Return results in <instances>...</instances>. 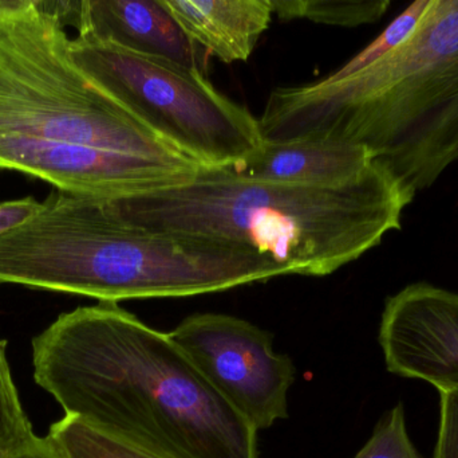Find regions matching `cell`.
<instances>
[{
  "instance_id": "cell-20",
  "label": "cell",
  "mask_w": 458,
  "mask_h": 458,
  "mask_svg": "<svg viewBox=\"0 0 458 458\" xmlns=\"http://www.w3.org/2000/svg\"><path fill=\"white\" fill-rule=\"evenodd\" d=\"M3 456H0V458H2Z\"/></svg>"
},
{
  "instance_id": "cell-13",
  "label": "cell",
  "mask_w": 458,
  "mask_h": 458,
  "mask_svg": "<svg viewBox=\"0 0 458 458\" xmlns=\"http://www.w3.org/2000/svg\"><path fill=\"white\" fill-rule=\"evenodd\" d=\"M47 436L66 458H160L74 417L51 425Z\"/></svg>"
},
{
  "instance_id": "cell-17",
  "label": "cell",
  "mask_w": 458,
  "mask_h": 458,
  "mask_svg": "<svg viewBox=\"0 0 458 458\" xmlns=\"http://www.w3.org/2000/svg\"><path fill=\"white\" fill-rule=\"evenodd\" d=\"M433 458H458V389L440 393V425Z\"/></svg>"
},
{
  "instance_id": "cell-19",
  "label": "cell",
  "mask_w": 458,
  "mask_h": 458,
  "mask_svg": "<svg viewBox=\"0 0 458 458\" xmlns=\"http://www.w3.org/2000/svg\"><path fill=\"white\" fill-rule=\"evenodd\" d=\"M2 458H66L59 451L58 446L53 443L48 436L46 437H38L35 436L31 441L11 452V454H4Z\"/></svg>"
},
{
  "instance_id": "cell-12",
  "label": "cell",
  "mask_w": 458,
  "mask_h": 458,
  "mask_svg": "<svg viewBox=\"0 0 458 458\" xmlns=\"http://www.w3.org/2000/svg\"><path fill=\"white\" fill-rule=\"evenodd\" d=\"M283 22L306 19L328 26L358 27L377 23L389 10L390 0H271Z\"/></svg>"
},
{
  "instance_id": "cell-10",
  "label": "cell",
  "mask_w": 458,
  "mask_h": 458,
  "mask_svg": "<svg viewBox=\"0 0 458 458\" xmlns=\"http://www.w3.org/2000/svg\"><path fill=\"white\" fill-rule=\"evenodd\" d=\"M376 158L363 145L325 139L266 142L239 166L245 177L296 185L335 186L352 182L373 166Z\"/></svg>"
},
{
  "instance_id": "cell-11",
  "label": "cell",
  "mask_w": 458,
  "mask_h": 458,
  "mask_svg": "<svg viewBox=\"0 0 458 458\" xmlns=\"http://www.w3.org/2000/svg\"><path fill=\"white\" fill-rule=\"evenodd\" d=\"M199 48L225 64L245 62L272 22L271 0H160Z\"/></svg>"
},
{
  "instance_id": "cell-16",
  "label": "cell",
  "mask_w": 458,
  "mask_h": 458,
  "mask_svg": "<svg viewBox=\"0 0 458 458\" xmlns=\"http://www.w3.org/2000/svg\"><path fill=\"white\" fill-rule=\"evenodd\" d=\"M354 458H424L409 437L403 403L382 417L370 440Z\"/></svg>"
},
{
  "instance_id": "cell-14",
  "label": "cell",
  "mask_w": 458,
  "mask_h": 458,
  "mask_svg": "<svg viewBox=\"0 0 458 458\" xmlns=\"http://www.w3.org/2000/svg\"><path fill=\"white\" fill-rule=\"evenodd\" d=\"M5 350L7 341H0V456L21 448L37 436L19 400Z\"/></svg>"
},
{
  "instance_id": "cell-8",
  "label": "cell",
  "mask_w": 458,
  "mask_h": 458,
  "mask_svg": "<svg viewBox=\"0 0 458 458\" xmlns=\"http://www.w3.org/2000/svg\"><path fill=\"white\" fill-rule=\"evenodd\" d=\"M378 341L389 373L458 389V293L408 285L385 301Z\"/></svg>"
},
{
  "instance_id": "cell-7",
  "label": "cell",
  "mask_w": 458,
  "mask_h": 458,
  "mask_svg": "<svg viewBox=\"0 0 458 458\" xmlns=\"http://www.w3.org/2000/svg\"><path fill=\"white\" fill-rule=\"evenodd\" d=\"M201 376L256 430L287 419L295 367L267 331L222 314H196L168 333Z\"/></svg>"
},
{
  "instance_id": "cell-4",
  "label": "cell",
  "mask_w": 458,
  "mask_h": 458,
  "mask_svg": "<svg viewBox=\"0 0 458 458\" xmlns=\"http://www.w3.org/2000/svg\"><path fill=\"white\" fill-rule=\"evenodd\" d=\"M266 142L368 148L414 193L458 160V0H429L411 37L339 80L279 86L258 118Z\"/></svg>"
},
{
  "instance_id": "cell-15",
  "label": "cell",
  "mask_w": 458,
  "mask_h": 458,
  "mask_svg": "<svg viewBox=\"0 0 458 458\" xmlns=\"http://www.w3.org/2000/svg\"><path fill=\"white\" fill-rule=\"evenodd\" d=\"M428 2L429 0H417V2L411 3L370 45L366 46L357 56H352L347 64L339 67L336 72L328 74L327 77L330 80H339V78L354 74V73L365 69L369 65L384 58L385 56L395 50L398 46L403 45L411 37L419 22L421 21L422 15L427 10Z\"/></svg>"
},
{
  "instance_id": "cell-6",
  "label": "cell",
  "mask_w": 458,
  "mask_h": 458,
  "mask_svg": "<svg viewBox=\"0 0 458 458\" xmlns=\"http://www.w3.org/2000/svg\"><path fill=\"white\" fill-rule=\"evenodd\" d=\"M70 56L102 91L200 167L232 169L263 144L258 118L200 70L80 35L70 40Z\"/></svg>"
},
{
  "instance_id": "cell-5",
  "label": "cell",
  "mask_w": 458,
  "mask_h": 458,
  "mask_svg": "<svg viewBox=\"0 0 458 458\" xmlns=\"http://www.w3.org/2000/svg\"><path fill=\"white\" fill-rule=\"evenodd\" d=\"M288 274L250 247L161 233L126 220L107 199L58 190L0 236V284L99 303L190 298Z\"/></svg>"
},
{
  "instance_id": "cell-18",
  "label": "cell",
  "mask_w": 458,
  "mask_h": 458,
  "mask_svg": "<svg viewBox=\"0 0 458 458\" xmlns=\"http://www.w3.org/2000/svg\"><path fill=\"white\" fill-rule=\"evenodd\" d=\"M40 206L42 202H38L34 196L0 203V236L26 223L39 212Z\"/></svg>"
},
{
  "instance_id": "cell-2",
  "label": "cell",
  "mask_w": 458,
  "mask_h": 458,
  "mask_svg": "<svg viewBox=\"0 0 458 458\" xmlns=\"http://www.w3.org/2000/svg\"><path fill=\"white\" fill-rule=\"evenodd\" d=\"M34 378L74 417L160 458H260L258 432L169 338L117 303L32 339Z\"/></svg>"
},
{
  "instance_id": "cell-1",
  "label": "cell",
  "mask_w": 458,
  "mask_h": 458,
  "mask_svg": "<svg viewBox=\"0 0 458 458\" xmlns=\"http://www.w3.org/2000/svg\"><path fill=\"white\" fill-rule=\"evenodd\" d=\"M70 40L53 2L0 0V169L109 201L195 177L196 161L78 67Z\"/></svg>"
},
{
  "instance_id": "cell-3",
  "label": "cell",
  "mask_w": 458,
  "mask_h": 458,
  "mask_svg": "<svg viewBox=\"0 0 458 458\" xmlns=\"http://www.w3.org/2000/svg\"><path fill=\"white\" fill-rule=\"evenodd\" d=\"M416 195L376 159L365 174L342 185L269 182L200 167L182 185L107 201L152 230L242 245L291 274L323 277L401 230L403 210Z\"/></svg>"
},
{
  "instance_id": "cell-9",
  "label": "cell",
  "mask_w": 458,
  "mask_h": 458,
  "mask_svg": "<svg viewBox=\"0 0 458 458\" xmlns=\"http://www.w3.org/2000/svg\"><path fill=\"white\" fill-rule=\"evenodd\" d=\"M74 26L80 37L171 59L204 73L198 46L160 0H83L78 2Z\"/></svg>"
}]
</instances>
